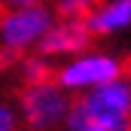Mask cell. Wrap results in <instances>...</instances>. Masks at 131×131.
<instances>
[{
  "instance_id": "obj_1",
  "label": "cell",
  "mask_w": 131,
  "mask_h": 131,
  "mask_svg": "<svg viewBox=\"0 0 131 131\" xmlns=\"http://www.w3.org/2000/svg\"><path fill=\"white\" fill-rule=\"evenodd\" d=\"M64 131H131V79L119 76L70 101Z\"/></svg>"
},
{
  "instance_id": "obj_2",
  "label": "cell",
  "mask_w": 131,
  "mask_h": 131,
  "mask_svg": "<svg viewBox=\"0 0 131 131\" xmlns=\"http://www.w3.org/2000/svg\"><path fill=\"white\" fill-rule=\"evenodd\" d=\"M125 76V61L116 52L107 49H85L79 55H70L52 70V79L64 89L67 95H82L92 92L110 79Z\"/></svg>"
},
{
  "instance_id": "obj_3",
  "label": "cell",
  "mask_w": 131,
  "mask_h": 131,
  "mask_svg": "<svg viewBox=\"0 0 131 131\" xmlns=\"http://www.w3.org/2000/svg\"><path fill=\"white\" fill-rule=\"evenodd\" d=\"M55 9L46 3H28V6H6L0 12V52L21 58L37 52L40 40L55 21Z\"/></svg>"
},
{
  "instance_id": "obj_4",
  "label": "cell",
  "mask_w": 131,
  "mask_h": 131,
  "mask_svg": "<svg viewBox=\"0 0 131 131\" xmlns=\"http://www.w3.org/2000/svg\"><path fill=\"white\" fill-rule=\"evenodd\" d=\"M70 101H73V95H67L55 79L31 82L21 89L15 113H18V122L28 131H58L64 128Z\"/></svg>"
},
{
  "instance_id": "obj_5",
  "label": "cell",
  "mask_w": 131,
  "mask_h": 131,
  "mask_svg": "<svg viewBox=\"0 0 131 131\" xmlns=\"http://www.w3.org/2000/svg\"><path fill=\"white\" fill-rule=\"evenodd\" d=\"M92 31L85 25V18H55L46 37L40 40L37 52L46 58H70L79 55L85 49H92Z\"/></svg>"
},
{
  "instance_id": "obj_6",
  "label": "cell",
  "mask_w": 131,
  "mask_h": 131,
  "mask_svg": "<svg viewBox=\"0 0 131 131\" xmlns=\"http://www.w3.org/2000/svg\"><path fill=\"white\" fill-rule=\"evenodd\" d=\"M92 37H116L131 28V0H101L85 15Z\"/></svg>"
},
{
  "instance_id": "obj_7",
  "label": "cell",
  "mask_w": 131,
  "mask_h": 131,
  "mask_svg": "<svg viewBox=\"0 0 131 131\" xmlns=\"http://www.w3.org/2000/svg\"><path fill=\"white\" fill-rule=\"evenodd\" d=\"M15 67H18V73H21L25 85L52 79V70H55V67H52V61H49L46 55H40V52H28V55H21Z\"/></svg>"
},
{
  "instance_id": "obj_8",
  "label": "cell",
  "mask_w": 131,
  "mask_h": 131,
  "mask_svg": "<svg viewBox=\"0 0 131 131\" xmlns=\"http://www.w3.org/2000/svg\"><path fill=\"white\" fill-rule=\"evenodd\" d=\"M101 0H55V15L58 18H85Z\"/></svg>"
},
{
  "instance_id": "obj_9",
  "label": "cell",
  "mask_w": 131,
  "mask_h": 131,
  "mask_svg": "<svg viewBox=\"0 0 131 131\" xmlns=\"http://www.w3.org/2000/svg\"><path fill=\"white\" fill-rule=\"evenodd\" d=\"M21 122H18V113H15V104L0 98V131H18Z\"/></svg>"
},
{
  "instance_id": "obj_10",
  "label": "cell",
  "mask_w": 131,
  "mask_h": 131,
  "mask_svg": "<svg viewBox=\"0 0 131 131\" xmlns=\"http://www.w3.org/2000/svg\"><path fill=\"white\" fill-rule=\"evenodd\" d=\"M3 6H28V3H46V0H0Z\"/></svg>"
},
{
  "instance_id": "obj_11",
  "label": "cell",
  "mask_w": 131,
  "mask_h": 131,
  "mask_svg": "<svg viewBox=\"0 0 131 131\" xmlns=\"http://www.w3.org/2000/svg\"><path fill=\"white\" fill-rule=\"evenodd\" d=\"M58 131H61V128H58Z\"/></svg>"
}]
</instances>
